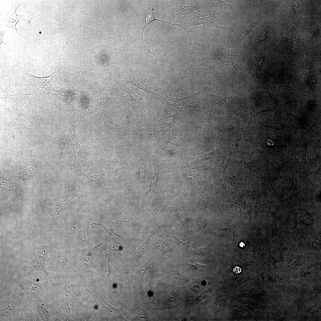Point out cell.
Wrapping results in <instances>:
<instances>
[{
    "instance_id": "cell-1",
    "label": "cell",
    "mask_w": 321,
    "mask_h": 321,
    "mask_svg": "<svg viewBox=\"0 0 321 321\" xmlns=\"http://www.w3.org/2000/svg\"><path fill=\"white\" fill-rule=\"evenodd\" d=\"M90 226L89 220L81 221L78 223L70 224V232L67 244L70 248L77 252L90 247L88 240V233Z\"/></svg>"
},
{
    "instance_id": "cell-2",
    "label": "cell",
    "mask_w": 321,
    "mask_h": 321,
    "mask_svg": "<svg viewBox=\"0 0 321 321\" xmlns=\"http://www.w3.org/2000/svg\"><path fill=\"white\" fill-rule=\"evenodd\" d=\"M51 243L41 244L38 248L37 253L35 257L22 269L24 276L31 275L37 271H41L44 273L48 277L52 285L53 291L56 286V284L51 276V273L49 272L46 268L45 262L47 257L51 248Z\"/></svg>"
},
{
    "instance_id": "cell-3",
    "label": "cell",
    "mask_w": 321,
    "mask_h": 321,
    "mask_svg": "<svg viewBox=\"0 0 321 321\" xmlns=\"http://www.w3.org/2000/svg\"><path fill=\"white\" fill-rule=\"evenodd\" d=\"M47 282H44L42 277L37 275L24 276L16 282L17 286L24 292L26 300H42L40 295Z\"/></svg>"
},
{
    "instance_id": "cell-4",
    "label": "cell",
    "mask_w": 321,
    "mask_h": 321,
    "mask_svg": "<svg viewBox=\"0 0 321 321\" xmlns=\"http://www.w3.org/2000/svg\"><path fill=\"white\" fill-rule=\"evenodd\" d=\"M51 232L54 241V266L58 272L62 273L65 266L69 268L67 264L71 262L67 257V254L70 253V251L67 247L65 239L60 235L57 230L53 229Z\"/></svg>"
},
{
    "instance_id": "cell-5",
    "label": "cell",
    "mask_w": 321,
    "mask_h": 321,
    "mask_svg": "<svg viewBox=\"0 0 321 321\" xmlns=\"http://www.w3.org/2000/svg\"><path fill=\"white\" fill-rule=\"evenodd\" d=\"M23 297L17 296L13 299L0 302V321L16 320L17 317L23 312Z\"/></svg>"
},
{
    "instance_id": "cell-6",
    "label": "cell",
    "mask_w": 321,
    "mask_h": 321,
    "mask_svg": "<svg viewBox=\"0 0 321 321\" xmlns=\"http://www.w3.org/2000/svg\"><path fill=\"white\" fill-rule=\"evenodd\" d=\"M152 160L155 173L150 182L148 191L143 193L145 198L150 202L155 194L163 193L165 187V180L161 173L157 157L153 156Z\"/></svg>"
},
{
    "instance_id": "cell-7",
    "label": "cell",
    "mask_w": 321,
    "mask_h": 321,
    "mask_svg": "<svg viewBox=\"0 0 321 321\" xmlns=\"http://www.w3.org/2000/svg\"><path fill=\"white\" fill-rule=\"evenodd\" d=\"M78 252H80L81 255L76 261L75 265L81 277L86 278V279L92 273L94 249L90 247Z\"/></svg>"
},
{
    "instance_id": "cell-8",
    "label": "cell",
    "mask_w": 321,
    "mask_h": 321,
    "mask_svg": "<svg viewBox=\"0 0 321 321\" xmlns=\"http://www.w3.org/2000/svg\"><path fill=\"white\" fill-rule=\"evenodd\" d=\"M54 73H53L47 76L37 77L29 73L25 70L23 73V77L24 80L31 84L34 92H37L40 88H44L47 91L49 100Z\"/></svg>"
},
{
    "instance_id": "cell-9",
    "label": "cell",
    "mask_w": 321,
    "mask_h": 321,
    "mask_svg": "<svg viewBox=\"0 0 321 321\" xmlns=\"http://www.w3.org/2000/svg\"><path fill=\"white\" fill-rule=\"evenodd\" d=\"M111 222L114 225L123 226L131 231L135 232L139 230L140 224L131 215L124 211L115 210L111 213Z\"/></svg>"
},
{
    "instance_id": "cell-10",
    "label": "cell",
    "mask_w": 321,
    "mask_h": 321,
    "mask_svg": "<svg viewBox=\"0 0 321 321\" xmlns=\"http://www.w3.org/2000/svg\"><path fill=\"white\" fill-rule=\"evenodd\" d=\"M159 98L162 99L161 102L164 106L173 107L179 112L188 108H195L198 106L193 97L175 98L166 96L165 97Z\"/></svg>"
},
{
    "instance_id": "cell-11",
    "label": "cell",
    "mask_w": 321,
    "mask_h": 321,
    "mask_svg": "<svg viewBox=\"0 0 321 321\" xmlns=\"http://www.w3.org/2000/svg\"><path fill=\"white\" fill-rule=\"evenodd\" d=\"M162 228L163 230L172 237L174 242L176 244L181 251L184 254H187L188 252L190 240L186 242H183L175 237L172 228V220H167L163 224Z\"/></svg>"
},
{
    "instance_id": "cell-12",
    "label": "cell",
    "mask_w": 321,
    "mask_h": 321,
    "mask_svg": "<svg viewBox=\"0 0 321 321\" xmlns=\"http://www.w3.org/2000/svg\"><path fill=\"white\" fill-rule=\"evenodd\" d=\"M34 306L41 321L51 320L54 314L50 307L42 300L34 299Z\"/></svg>"
},
{
    "instance_id": "cell-13",
    "label": "cell",
    "mask_w": 321,
    "mask_h": 321,
    "mask_svg": "<svg viewBox=\"0 0 321 321\" xmlns=\"http://www.w3.org/2000/svg\"><path fill=\"white\" fill-rule=\"evenodd\" d=\"M43 166V160L40 159L34 165L18 171L17 177L22 179L24 182H27L34 177Z\"/></svg>"
},
{
    "instance_id": "cell-14",
    "label": "cell",
    "mask_w": 321,
    "mask_h": 321,
    "mask_svg": "<svg viewBox=\"0 0 321 321\" xmlns=\"http://www.w3.org/2000/svg\"><path fill=\"white\" fill-rule=\"evenodd\" d=\"M183 139L176 136H168L164 139L161 143L160 148L165 156L168 155L171 151L176 150L180 141Z\"/></svg>"
},
{
    "instance_id": "cell-15",
    "label": "cell",
    "mask_w": 321,
    "mask_h": 321,
    "mask_svg": "<svg viewBox=\"0 0 321 321\" xmlns=\"http://www.w3.org/2000/svg\"><path fill=\"white\" fill-rule=\"evenodd\" d=\"M157 228L152 229L147 237L140 246L134 252L129 261L133 262H138L145 253L152 237L156 232Z\"/></svg>"
},
{
    "instance_id": "cell-16",
    "label": "cell",
    "mask_w": 321,
    "mask_h": 321,
    "mask_svg": "<svg viewBox=\"0 0 321 321\" xmlns=\"http://www.w3.org/2000/svg\"><path fill=\"white\" fill-rule=\"evenodd\" d=\"M20 190V185L12 180L0 171L1 192L10 191L18 192Z\"/></svg>"
},
{
    "instance_id": "cell-17",
    "label": "cell",
    "mask_w": 321,
    "mask_h": 321,
    "mask_svg": "<svg viewBox=\"0 0 321 321\" xmlns=\"http://www.w3.org/2000/svg\"><path fill=\"white\" fill-rule=\"evenodd\" d=\"M51 92H52L50 93V94L53 95L60 101L62 100L66 102L73 100V97L74 98H75L73 97V95H77L76 94L71 92L60 88L56 84L53 85Z\"/></svg>"
},
{
    "instance_id": "cell-18",
    "label": "cell",
    "mask_w": 321,
    "mask_h": 321,
    "mask_svg": "<svg viewBox=\"0 0 321 321\" xmlns=\"http://www.w3.org/2000/svg\"><path fill=\"white\" fill-rule=\"evenodd\" d=\"M234 57L229 53H224L214 55L209 59L208 65L210 67H213L224 63L231 62L235 66L233 63Z\"/></svg>"
},
{
    "instance_id": "cell-19",
    "label": "cell",
    "mask_w": 321,
    "mask_h": 321,
    "mask_svg": "<svg viewBox=\"0 0 321 321\" xmlns=\"http://www.w3.org/2000/svg\"><path fill=\"white\" fill-rule=\"evenodd\" d=\"M103 246L106 253L111 252L123 251L124 247L123 245L119 243L115 237L111 236L108 237L101 243Z\"/></svg>"
},
{
    "instance_id": "cell-20",
    "label": "cell",
    "mask_w": 321,
    "mask_h": 321,
    "mask_svg": "<svg viewBox=\"0 0 321 321\" xmlns=\"http://www.w3.org/2000/svg\"><path fill=\"white\" fill-rule=\"evenodd\" d=\"M89 196V194L86 191L81 190L75 196L73 202L76 205L78 209L83 211L87 207Z\"/></svg>"
},
{
    "instance_id": "cell-21",
    "label": "cell",
    "mask_w": 321,
    "mask_h": 321,
    "mask_svg": "<svg viewBox=\"0 0 321 321\" xmlns=\"http://www.w3.org/2000/svg\"><path fill=\"white\" fill-rule=\"evenodd\" d=\"M190 23L192 25L202 24L224 29L218 26L210 16L207 14H202L197 16L191 20Z\"/></svg>"
},
{
    "instance_id": "cell-22",
    "label": "cell",
    "mask_w": 321,
    "mask_h": 321,
    "mask_svg": "<svg viewBox=\"0 0 321 321\" xmlns=\"http://www.w3.org/2000/svg\"><path fill=\"white\" fill-rule=\"evenodd\" d=\"M153 247L160 251L164 254L171 258L172 251L169 243L162 238H157L153 243Z\"/></svg>"
},
{
    "instance_id": "cell-23",
    "label": "cell",
    "mask_w": 321,
    "mask_h": 321,
    "mask_svg": "<svg viewBox=\"0 0 321 321\" xmlns=\"http://www.w3.org/2000/svg\"><path fill=\"white\" fill-rule=\"evenodd\" d=\"M86 176L91 185L101 192L104 191L106 188L103 186V173L102 172L97 175H91L88 172Z\"/></svg>"
},
{
    "instance_id": "cell-24",
    "label": "cell",
    "mask_w": 321,
    "mask_h": 321,
    "mask_svg": "<svg viewBox=\"0 0 321 321\" xmlns=\"http://www.w3.org/2000/svg\"><path fill=\"white\" fill-rule=\"evenodd\" d=\"M100 300L103 310L107 314L111 316L118 318L122 320H126L122 316L118 309L115 308L106 302L101 297Z\"/></svg>"
},
{
    "instance_id": "cell-25",
    "label": "cell",
    "mask_w": 321,
    "mask_h": 321,
    "mask_svg": "<svg viewBox=\"0 0 321 321\" xmlns=\"http://www.w3.org/2000/svg\"><path fill=\"white\" fill-rule=\"evenodd\" d=\"M161 21V22H164L167 23H169L170 24H172V25H174L179 26H181L183 29L184 28L183 26H182V25H180V24H177V23H171L167 22L166 21H162V20H158V19H156L154 17V16L153 15V13H152V11H150V12H148V13H147V15L146 16V18H145V23L144 26L143 27V28L142 31L141 32V43H142V44L143 48H144V51H147V50H148V49L147 48L146 45H145V43H144V40H143V32H144V29H145V28H146V27L148 25H149L151 22H153V21Z\"/></svg>"
},
{
    "instance_id": "cell-26",
    "label": "cell",
    "mask_w": 321,
    "mask_h": 321,
    "mask_svg": "<svg viewBox=\"0 0 321 321\" xmlns=\"http://www.w3.org/2000/svg\"><path fill=\"white\" fill-rule=\"evenodd\" d=\"M206 97L207 100L214 104H222L227 103L234 101V99L231 97H222L212 95L206 92Z\"/></svg>"
},
{
    "instance_id": "cell-27",
    "label": "cell",
    "mask_w": 321,
    "mask_h": 321,
    "mask_svg": "<svg viewBox=\"0 0 321 321\" xmlns=\"http://www.w3.org/2000/svg\"><path fill=\"white\" fill-rule=\"evenodd\" d=\"M91 225L100 226L102 227L108 234V237L115 236L122 239H124L116 232L111 225L109 224L100 221L92 223Z\"/></svg>"
},
{
    "instance_id": "cell-28",
    "label": "cell",
    "mask_w": 321,
    "mask_h": 321,
    "mask_svg": "<svg viewBox=\"0 0 321 321\" xmlns=\"http://www.w3.org/2000/svg\"><path fill=\"white\" fill-rule=\"evenodd\" d=\"M177 213L180 221L185 230L189 235H191V231L190 227V224L185 213L180 209L177 210Z\"/></svg>"
},
{
    "instance_id": "cell-29",
    "label": "cell",
    "mask_w": 321,
    "mask_h": 321,
    "mask_svg": "<svg viewBox=\"0 0 321 321\" xmlns=\"http://www.w3.org/2000/svg\"><path fill=\"white\" fill-rule=\"evenodd\" d=\"M69 207V204L66 199L60 200L55 204L54 211L57 215H60L68 210Z\"/></svg>"
},
{
    "instance_id": "cell-30",
    "label": "cell",
    "mask_w": 321,
    "mask_h": 321,
    "mask_svg": "<svg viewBox=\"0 0 321 321\" xmlns=\"http://www.w3.org/2000/svg\"><path fill=\"white\" fill-rule=\"evenodd\" d=\"M198 8L195 6H181L176 8V12L180 14H187L197 10Z\"/></svg>"
},
{
    "instance_id": "cell-31",
    "label": "cell",
    "mask_w": 321,
    "mask_h": 321,
    "mask_svg": "<svg viewBox=\"0 0 321 321\" xmlns=\"http://www.w3.org/2000/svg\"><path fill=\"white\" fill-rule=\"evenodd\" d=\"M159 271L165 272L173 276L175 278L179 280L184 279L182 275L176 270L171 267L159 269Z\"/></svg>"
},
{
    "instance_id": "cell-32",
    "label": "cell",
    "mask_w": 321,
    "mask_h": 321,
    "mask_svg": "<svg viewBox=\"0 0 321 321\" xmlns=\"http://www.w3.org/2000/svg\"><path fill=\"white\" fill-rule=\"evenodd\" d=\"M215 152H216L215 150L213 152L205 154L201 156H200L196 160L193 161L190 164L186 166L185 167H190L194 164L198 162L212 158L213 156L215 155L214 154Z\"/></svg>"
},
{
    "instance_id": "cell-33",
    "label": "cell",
    "mask_w": 321,
    "mask_h": 321,
    "mask_svg": "<svg viewBox=\"0 0 321 321\" xmlns=\"http://www.w3.org/2000/svg\"><path fill=\"white\" fill-rule=\"evenodd\" d=\"M150 265L147 263L140 267L137 270V275L139 278H142L147 271L150 268Z\"/></svg>"
},
{
    "instance_id": "cell-34",
    "label": "cell",
    "mask_w": 321,
    "mask_h": 321,
    "mask_svg": "<svg viewBox=\"0 0 321 321\" xmlns=\"http://www.w3.org/2000/svg\"><path fill=\"white\" fill-rule=\"evenodd\" d=\"M210 248V246L208 245L206 247L195 248L191 253L198 255H203L209 253Z\"/></svg>"
},
{
    "instance_id": "cell-35",
    "label": "cell",
    "mask_w": 321,
    "mask_h": 321,
    "mask_svg": "<svg viewBox=\"0 0 321 321\" xmlns=\"http://www.w3.org/2000/svg\"><path fill=\"white\" fill-rule=\"evenodd\" d=\"M196 222L198 228L203 232L206 226L205 220L201 215L197 217L196 219Z\"/></svg>"
},
{
    "instance_id": "cell-36",
    "label": "cell",
    "mask_w": 321,
    "mask_h": 321,
    "mask_svg": "<svg viewBox=\"0 0 321 321\" xmlns=\"http://www.w3.org/2000/svg\"><path fill=\"white\" fill-rule=\"evenodd\" d=\"M188 265L192 269L201 272L206 271L207 268V266L206 265L198 263L194 265H191L188 263Z\"/></svg>"
},
{
    "instance_id": "cell-37",
    "label": "cell",
    "mask_w": 321,
    "mask_h": 321,
    "mask_svg": "<svg viewBox=\"0 0 321 321\" xmlns=\"http://www.w3.org/2000/svg\"><path fill=\"white\" fill-rule=\"evenodd\" d=\"M229 160V157H226L223 159L220 168L219 174H223L225 173Z\"/></svg>"
},
{
    "instance_id": "cell-38",
    "label": "cell",
    "mask_w": 321,
    "mask_h": 321,
    "mask_svg": "<svg viewBox=\"0 0 321 321\" xmlns=\"http://www.w3.org/2000/svg\"><path fill=\"white\" fill-rule=\"evenodd\" d=\"M254 57L257 61L259 64L262 63L263 59V56L262 54L260 53L256 54Z\"/></svg>"
},
{
    "instance_id": "cell-39",
    "label": "cell",
    "mask_w": 321,
    "mask_h": 321,
    "mask_svg": "<svg viewBox=\"0 0 321 321\" xmlns=\"http://www.w3.org/2000/svg\"><path fill=\"white\" fill-rule=\"evenodd\" d=\"M233 272L235 273H240L241 272V270L239 267L236 266L234 268Z\"/></svg>"
},
{
    "instance_id": "cell-40",
    "label": "cell",
    "mask_w": 321,
    "mask_h": 321,
    "mask_svg": "<svg viewBox=\"0 0 321 321\" xmlns=\"http://www.w3.org/2000/svg\"><path fill=\"white\" fill-rule=\"evenodd\" d=\"M240 246L241 247H243L244 246V244L243 242H241L240 244Z\"/></svg>"
}]
</instances>
